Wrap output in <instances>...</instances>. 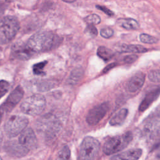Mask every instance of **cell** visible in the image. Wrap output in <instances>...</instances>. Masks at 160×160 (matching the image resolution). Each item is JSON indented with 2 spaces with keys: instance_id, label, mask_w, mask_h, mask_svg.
<instances>
[{
  "instance_id": "obj_1",
  "label": "cell",
  "mask_w": 160,
  "mask_h": 160,
  "mask_svg": "<svg viewBox=\"0 0 160 160\" xmlns=\"http://www.w3.org/2000/svg\"><path fill=\"white\" fill-rule=\"evenodd\" d=\"M55 35L50 31H42L32 36L26 42V46L34 54L50 50L55 44Z\"/></svg>"
},
{
  "instance_id": "obj_2",
  "label": "cell",
  "mask_w": 160,
  "mask_h": 160,
  "mask_svg": "<svg viewBox=\"0 0 160 160\" xmlns=\"http://www.w3.org/2000/svg\"><path fill=\"white\" fill-rule=\"evenodd\" d=\"M132 138V134L130 131L110 138L104 142L102 151L106 155L118 152L126 148L131 142Z\"/></svg>"
},
{
  "instance_id": "obj_3",
  "label": "cell",
  "mask_w": 160,
  "mask_h": 160,
  "mask_svg": "<svg viewBox=\"0 0 160 160\" xmlns=\"http://www.w3.org/2000/svg\"><path fill=\"white\" fill-rule=\"evenodd\" d=\"M19 29V23L13 16H8L0 20V44L10 42Z\"/></svg>"
},
{
  "instance_id": "obj_4",
  "label": "cell",
  "mask_w": 160,
  "mask_h": 160,
  "mask_svg": "<svg viewBox=\"0 0 160 160\" xmlns=\"http://www.w3.org/2000/svg\"><path fill=\"white\" fill-rule=\"evenodd\" d=\"M46 104L44 96L36 94L27 98L21 104L20 108L25 114L35 116L41 114L44 109Z\"/></svg>"
},
{
  "instance_id": "obj_5",
  "label": "cell",
  "mask_w": 160,
  "mask_h": 160,
  "mask_svg": "<svg viewBox=\"0 0 160 160\" xmlns=\"http://www.w3.org/2000/svg\"><path fill=\"white\" fill-rule=\"evenodd\" d=\"M100 149V143L98 139L91 136H87L82 140L78 160H95Z\"/></svg>"
},
{
  "instance_id": "obj_6",
  "label": "cell",
  "mask_w": 160,
  "mask_h": 160,
  "mask_svg": "<svg viewBox=\"0 0 160 160\" xmlns=\"http://www.w3.org/2000/svg\"><path fill=\"white\" fill-rule=\"evenodd\" d=\"M28 123L29 121L26 117L13 115L6 121L4 130L9 137L13 138L21 134L26 128Z\"/></svg>"
},
{
  "instance_id": "obj_7",
  "label": "cell",
  "mask_w": 160,
  "mask_h": 160,
  "mask_svg": "<svg viewBox=\"0 0 160 160\" xmlns=\"http://www.w3.org/2000/svg\"><path fill=\"white\" fill-rule=\"evenodd\" d=\"M61 127L60 122L51 114H46L42 116L37 124V128L40 131L44 132L48 138L54 137L59 131Z\"/></svg>"
},
{
  "instance_id": "obj_8",
  "label": "cell",
  "mask_w": 160,
  "mask_h": 160,
  "mask_svg": "<svg viewBox=\"0 0 160 160\" xmlns=\"http://www.w3.org/2000/svg\"><path fill=\"white\" fill-rule=\"evenodd\" d=\"M109 109V104L108 102L98 104L88 112L86 116V121L91 126L97 124L105 116Z\"/></svg>"
},
{
  "instance_id": "obj_9",
  "label": "cell",
  "mask_w": 160,
  "mask_h": 160,
  "mask_svg": "<svg viewBox=\"0 0 160 160\" xmlns=\"http://www.w3.org/2000/svg\"><path fill=\"white\" fill-rule=\"evenodd\" d=\"M24 94V91L21 86L16 87L14 90L9 95L5 102L0 106V111L9 112L20 101Z\"/></svg>"
},
{
  "instance_id": "obj_10",
  "label": "cell",
  "mask_w": 160,
  "mask_h": 160,
  "mask_svg": "<svg viewBox=\"0 0 160 160\" xmlns=\"http://www.w3.org/2000/svg\"><path fill=\"white\" fill-rule=\"evenodd\" d=\"M141 135L149 141L158 138L160 135V119L159 118L149 119L142 128Z\"/></svg>"
},
{
  "instance_id": "obj_11",
  "label": "cell",
  "mask_w": 160,
  "mask_h": 160,
  "mask_svg": "<svg viewBox=\"0 0 160 160\" xmlns=\"http://www.w3.org/2000/svg\"><path fill=\"white\" fill-rule=\"evenodd\" d=\"M18 142L28 150L32 149L37 145V139L31 128H26L19 135Z\"/></svg>"
},
{
  "instance_id": "obj_12",
  "label": "cell",
  "mask_w": 160,
  "mask_h": 160,
  "mask_svg": "<svg viewBox=\"0 0 160 160\" xmlns=\"http://www.w3.org/2000/svg\"><path fill=\"white\" fill-rule=\"evenodd\" d=\"M11 54L14 58L21 60L28 59L33 55L26 46V42H16L12 46Z\"/></svg>"
},
{
  "instance_id": "obj_13",
  "label": "cell",
  "mask_w": 160,
  "mask_h": 160,
  "mask_svg": "<svg viewBox=\"0 0 160 160\" xmlns=\"http://www.w3.org/2000/svg\"><path fill=\"white\" fill-rule=\"evenodd\" d=\"M145 74L141 71L137 72L132 76L126 83V89L130 92H135L139 91L144 85Z\"/></svg>"
},
{
  "instance_id": "obj_14",
  "label": "cell",
  "mask_w": 160,
  "mask_h": 160,
  "mask_svg": "<svg viewBox=\"0 0 160 160\" xmlns=\"http://www.w3.org/2000/svg\"><path fill=\"white\" fill-rule=\"evenodd\" d=\"M5 149L7 153L11 156L20 158L25 156L28 152L29 150L22 146L19 142L9 141L5 145Z\"/></svg>"
},
{
  "instance_id": "obj_15",
  "label": "cell",
  "mask_w": 160,
  "mask_h": 160,
  "mask_svg": "<svg viewBox=\"0 0 160 160\" xmlns=\"http://www.w3.org/2000/svg\"><path fill=\"white\" fill-rule=\"evenodd\" d=\"M160 94V88L157 87L149 91L141 101L139 106V111L143 112L146 111L151 104L156 101Z\"/></svg>"
},
{
  "instance_id": "obj_16",
  "label": "cell",
  "mask_w": 160,
  "mask_h": 160,
  "mask_svg": "<svg viewBox=\"0 0 160 160\" xmlns=\"http://www.w3.org/2000/svg\"><path fill=\"white\" fill-rule=\"evenodd\" d=\"M142 152L141 149L132 148L113 156L110 160H138Z\"/></svg>"
},
{
  "instance_id": "obj_17",
  "label": "cell",
  "mask_w": 160,
  "mask_h": 160,
  "mask_svg": "<svg viewBox=\"0 0 160 160\" xmlns=\"http://www.w3.org/2000/svg\"><path fill=\"white\" fill-rule=\"evenodd\" d=\"M119 51L121 52L144 53L148 51V49L138 44H122L119 46Z\"/></svg>"
},
{
  "instance_id": "obj_18",
  "label": "cell",
  "mask_w": 160,
  "mask_h": 160,
  "mask_svg": "<svg viewBox=\"0 0 160 160\" xmlns=\"http://www.w3.org/2000/svg\"><path fill=\"white\" fill-rule=\"evenodd\" d=\"M128 114V110L126 108L121 109L111 119L109 124L113 126L122 125Z\"/></svg>"
},
{
  "instance_id": "obj_19",
  "label": "cell",
  "mask_w": 160,
  "mask_h": 160,
  "mask_svg": "<svg viewBox=\"0 0 160 160\" xmlns=\"http://www.w3.org/2000/svg\"><path fill=\"white\" fill-rule=\"evenodd\" d=\"M118 24L126 30H135L139 28V22L132 18H120L117 21Z\"/></svg>"
},
{
  "instance_id": "obj_20",
  "label": "cell",
  "mask_w": 160,
  "mask_h": 160,
  "mask_svg": "<svg viewBox=\"0 0 160 160\" xmlns=\"http://www.w3.org/2000/svg\"><path fill=\"white\" fill-rule=\"evenodd\" d=\"M97 54L104 61H108L114 56V52L111 49L106 47L100 46L97 50Z\"/></svg>"
},
{
  "instance_id": "obj_21",
  "label": "cell",
  "mask_w": 160,
  "mask_h": 160,
  "mask_svg": "<svg viewBox=\"0 0 160 160\" xmlns=\"http://www.w3.org/2000/svg\"><path fill=\"white\" fill-rule=\"evenodd\" d=\"M83 75V69L82 68H76L72 70L69 78V82L71 84L77 83L82 78Z\"/></svg>"
},
{
  "instance_id": "obj_22",
  "label": "cell",
  "mask_w": 160,
  "mask_h": 160,
  "mask_svg": "<svg viewBox=\"0 0 160 160\" xmlns=\"http://www.w3.org/2000/svg\"><path fill=\"white\" fill-rule=\"evenodd\" d=\"M47 61H42L38 63H36L32 66L33 73L36 75H44L45 72H44V68L47 64Z\"/></svg>"
},
{
  "instance_id": "obj_23",
  "label": "cell",
  "mask_w": 160,
  "mask_h": 160,
  "mask_svg": "<svg viewBox=\"0 0 160 160\" xmlns=\"http://www.w3.org/2000/svg\"><path fill=\"white\" fill-rule=\"evenodd\" d=\"M140 41L146 44H154L158 42V39L148 34L142 33L139 35Z\"/></svg>"
},
{
  "instance_id": "obj_24",
  "label": "cell",
  "mask_w": 160,
  "mask_h": 160,
  "mask_svg": "<svg viewBox=\"0 0 160 160\" xmlns=\"http://www.w3.org/2000/svg\"><path fill=\"white\" fill-rule=\"evenodd\" d=\"M58 160H71V151L67 146H64L59 152Z\"/></svg>"
},
{
  "instance_id": "obj_25",
  "label": "cell",
  "mask_w": 160,
  "mask_h": 160,
  "mask_svg": "<svg viewBox=\"0 0 160 160\" xmlns=\"http://www.w3.org/2000/svg\"><path fill=\"white\" fill-rule=\"evenodd\" d=\"M148 79L153 82H160V68L151 70L149 72Z\"/></svg>"
},
{
  "instance_id": "obj_26",
  "label": "cell",
  "mask_w": 160,
  "mask_h": 160,
  "mask_svg": "<svg viewBox=\"0 0 160 160\" xmlns=\"http://www.w3.org/2000/svg\"><path fill=\"white\" fill-rule=\"evenodd\" d=\"M85 21L88 24L91 25H94L98 24L100 23L101 22V18L96 14H92L91 15H89L84 19Z\"/></svg>"
},
{
  "instance_id": "obj_27",
  "label": "cell",
  "mask_w": 160,
  "mask_h": 160,
  "mask_svg": "<svg viewBox=\"0 0 160 160\" xmlns=\"http://www.w3.org/2000/svg\"><path fill=\"white\" fill-rule=\"evenodd\" d=\"M9 88V84L5 80L0 81V99L3 97L8 91Z\"/></svg>"
},
{
  "instance_id": "obj_28",
  "label": "cell",
  "mask_w": 160,
  "mask_h": 160,
  "mask_svg": "<svg viewBox=\"0 0 160 160\" xmlns=\"http://www.w3.org/2000/svg\"><path fill=\"white\" fill-rule=\"evenodd\" d=\"M100 34L102 37H103L104 38L108 39L112 36L114 34V31L110 28H104L101 30Z\"/></svg>"
},
{
  "instance_id": "obj_29",
  "label": "cell",
  "mask_w": 160,
  "mask_h": 160,
  "mask_svg": "<svg viewBox=\"0 0 160 160\" xmlns=\"http://www.w3.org/2000/svg\"><path fill=\"white\" fill-rule=\"evenodd\" d=\"M86 32L90 36L94 38L96 37L98 34V30L94 25L88 24L86 28Z\"/></svg>"
},
{
  "instance_id": "obj_30",
  "label": "cell",
  "mask_w": 160,
  "mask_h": 160,
  "mask_svg": "<svg viewBox=\"0 0 160 160\" xmlns=\"http://www.w3.org/2000/svg\"><path fill=\"white\" fill-rule=\"evenodd\" d=\"M138 58V56L135 54L127 55L123 58V61L126 64H131L135 62Z\"/></svg>"
},
{
  "instance_id": "obj_31",
  "label": "cell",
  "mask_w": 160,
  "mask_h": 160,
  "mask_svg": "<svg viewBox=\"0 0 160 160\" xmlns=\"http://www.w3.org/2000/svg\"><path fill=\"white\" fill-rule=\"evenodd\" d=\"M160 118V104L152 111L149 114L148 119H153V118Z\"/></svg>"
},
{
  "instance_id": "obj_32",
  "label": "cell",
  "mask_w": 160,
  "mask_h": 160,
  "mask_svg": "<svg viewBox=\"0 0 160 160\" xmlns=\"http://www.w3.org/2000/svg\"><path fill=\"white\" fill-rule=\"evenodd\" d=\"M96 8L99 9H100L101 11H102V12H104L105 14H106L108 16H112L114 15V12L111 11L110 9H109L108 8H107L105 6H101V5H97L96 6Z\"/></svg>"
},
{
  "instance_id": "obj_33",
  "label": "cell",
  "mask_w": 160,
  "mask_h": 160,
  "mask_svg": "<svg viewBox=\"0 0 160 160\" xmlns=\"http://www.w3.org/2000/svg\"><path fill=\"white\" fill-rule=\"evenodd\" d=\"M116 66V63H111V64H109V65H108L104 69H103V71H102V72L103 73H106V72H107L108 71H109L111 69H112V68H113L114 66Z\"/></svg>"
},
{
  "instance_id": "obj_34",
  "label": "cell",
  "mask_w": 160,
  "mask_h": 160,
  "mask_svg": "<svg viewBox=\"0 0 160 160\" xmlns=\"http://www.w3.org/2000/svg\"><path fill=\"white\" fill-rule=\"evenodd\" d=\"M155 160H160V150L156 154V155L155 156Z\"/></svg>"
},
{
  "instance_id": "obj_35",
  "label": "cell",
  "mask_w": 160,
  "mask_h": 160,
  "mask_svg": "<svg viewBox=\"0 0 160 160\" xmlns=\"http://www.w3.org/2000/svg\"><path fill=\"white\" fill-rule=\"evenodd\" d=\"M160 146V140L156 144V145H154V148H153V149H155V148H158V147H159Z\"/></svg>"
},
{
  "instance_id": "obj_36",
  "label": "cell",
  "mask_w": 160,
  "mask_h": 160,
  "mask_svg": "<svg viewBox=\"0 0 160 160\" xmlns=\"http://www.w3.org/2000/svg\"><path fill=\"white\" fill-rule=\"evenodd\" d=\"M2 134L1 132L0 131V144H1V142H2Z\"/></svg>"
},
{
  "instance_id": "obj_37",
  "label": "cell",
  "mask_w": 160,
  "mask_h": 160,
  "mask_svg": "<svg viewBox=\"0 0 160 160\" xmlns=\"http://www.w3.org/2000/svg\"><path fill=\"white\" fill-rule=\"evenodd\" d=\"M2 113L0 111V123L1 122V119H2Z\"/></svg>"
},
{
  "instance_id": "obj_38",
  "label": "cell",
  "mask_w": 160,
  "mask_h": 160,
  "mask_svg": "<svg viewBox=\"0 0 160 160\" xmlns=\"http://www.w3.org/2000/svg\"><path fill=\"white\" fill-rule=\"evenodd\" d=\"M74 1H64V2H68V3H69V2H73Z\"/></svg>"
},
{
  "instance_id": "obj_39",
  "label": "cell",
  "mask_w": 160,
  "mask_h": 160,
  "mask_svg": "<svg viewBox=\"0 0 160 160\" xmlns=\"http://www.w3.org/2000/svg\"><path fill=\"white\" fill-rule=\"evenodd\" d=\"M0 160H2V159H1V158L0 157Z\"/></svg>"
}]
</instances>
